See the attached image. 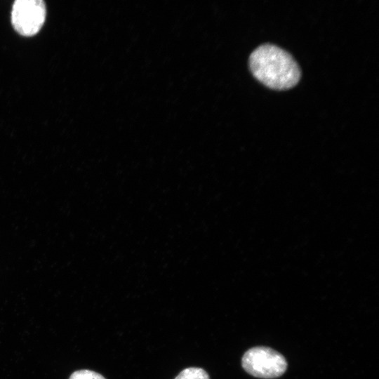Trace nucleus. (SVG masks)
<instances>
[{"mask_svg":"<svg viewBox=\"0 0 379 379\" xmlns=\"http://www.w3.org/2000/svg\"><path fill=\"white\" fill-rule=\"evenodd\" d=\"M174 379H210V378L204 369L189 367L182 370Z\"/></svg>","mask_w":379,"mask_h":379,"instance_id":"4","label":"nucleus"},{"mask_svg":"<svg viewBox=\"0 0 379 379\" xmlns=\"http://www.w3.org/2000/svg\"><path fill=\"white\" fill-rule=\"evenodd\" d=\"M46 16V6L42 0H16L12 6V25L18 34L25 36L37 34Z\"/></svg>","mask_w":379,"mask_h":379,"instance_id":"3","label":"nucleus"},{"mask_svg":"<svg viewBox=\"0 0 379 379\" xmlns=\"http://www.w3.org/2000/svg\"><path fill=\"white\" fill-rule=\"evenodd\" d=\"M243 368L250 375L263 379L280 377L287 368V361L278 352L267 347H255L242 357Z\"/></svg>","mask_w":379,"mask_h":379,"instance_id":"2","label":"nucleus"},{"mask_svg":"<svg viewBox=\"0 0 379 379\" xmlns=\"http://www.w3.org/2000/svg\"><path fill=\"white\" fill-rule=\"evenodd\" d=\"M249 67L255 79L275 90L293 87L301 75L299 65L293 56L270 44L260 45L251 53Z\"/></svg>","mask_w":379,"mask_h":379,"instance_id":"1","label":"nucleus"},{"mask_svg":"<svg viewBox=\"0 0 379 379\" xmlns=\"http://www.w3.org/2000/svg\"><path fill=\"white\" fill-rule=\"evenodd\" d=\"M69 379H105V378L95 371L83 369L72 373Z\"/></svg>","mask_w":379,"mask_h":379,"instance_id":"5","label":"nucleus"}]
</instances>
